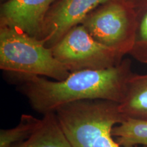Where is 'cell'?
Wrapping results in <instances>:
<instances>
[{"mask_svg": "<svg viewBox=\"0 0 147 147\" xmlns=\"http://www.w3.org/2000/svg\"><path fill=\"white\" fill-rule=\"evenodd\" d=\"M133 74L131 61L124 59L110 68L70 72L60 81L39 76L14 75L21 82V91L32 108L45 115L79 101L102 100L121 104L129 79Z\"/></svg>", "mask_w": 147, "mask_h": 147, "instance_id": "1", "label": "cell"}, {"mask_svg": "<svg viewBox=\"0 0 147 147\" xmlns=\"http://www.w3.org/2000/svg\"><path fill=\"white\" fill-rule=\"evenodd\" d=\"M119 105L108 100H84L65 104L55 113L72 147H122L112 135L113 127L125 119Z\"/></svg>", "mask_w": 147, "mask_h": 147, "instance_id": "2", "label": "cell"}, {"mask_svg": "<svg viewBox=\"0 0 147 147\" xmlns=\"http://www.w3.org/2000/svg\"><path fill=\"white\" fill-rule=\"evenodd\" d=\"M0 68L13 74L63 80L70 72L41 40L21 29L0 25Z\"/></svg>", "mask_w": 147, "mask_h": 147, "instance_id": "3", "label": "cell"}, {"mask_svg": "<svg viewBox=\"0 0 147 147\" xmlns=\"http://www.w3.org/2000/svg\"><path fill=\"white\" fill-rule=\"evenodd\" d=\"M137 21L136 10L125 0H109L92 10L80 25L97 42L124 56L133 48Z\"/></svg>", "mask_w": 147, "mask_h": 147, "instance_id": "4", "label": "cell"}, {"mask_svg": "<svg viewBox=\"0 0 147 147\" xmlns=\"http://www.w3.org/2000/svg\"><path fill=\"white\" fill-rule=\"evenodd\" d=\"M50 49L69 72L110 68L121 63L123 57L97 42L81 25L71 28Z\"/></svg>", "mask_w": 147, "mask_h": 147, "instance_id": "5", "label": "cell"}, {"mask_svg": "<svg viewBox=\"0 0 147 147\" xmlns=\"http://www.w3.org/2000/svg\"><path fill=\"white\" fill-rule=\"evenodd\" d=\"M109 0H56L46 15L39 40L47 48L57 43L92 10Z\"/></svg>", "mask_w": 147, "mask_h": 147, "instance_id": "6", "label": "cell"}, {"mask_svg": "<svg viewBox=\"0 0 147 147\" xmlns=\"http://www.w3.org/2000/svg\"><path fill=\"white\" fill-rule=\"evenodd\" d=\"M56 0H8L0 8V25L16 27L39 39L46 15Z\"/></svg>", "mask_w": 147, "mask_h": 147, "instance_id": "7", "label": "cell"}, {"mask_svg": "<svg viewBox=\"0 0 147 147\" xmlns=\"http://www.w3.org/2000/svg\"><path fill=\"white\" fill-rule=\"evenodd\" d=\"M11 147H72L55 113H47L38 128L28 138Z\"/></svg>", "mask_w": 147, "mask_h": 147, "instance_id": "8", "label": "cell"}, {"mask_svg": "<svg viewBox=\"0 0 147 147\" xmlns=\"http://www.w3.org/2000/svg\"><path fill=\"white\" fill-rule=\"evenodd\" d=\"M119 108L125 118L147 121V74H134L129 79L124 100Z\"/></svg>", "mask_w": 147, "mask_h": 147, "instance_id": "9", "label": "cell"}, {"mask_svg": "<svg viewBox=\"0 0 147 147\" xmlns=\"http://www.w3.org/2000/svg\"><path fill=\"white\" fill-rule=\"evenodd\" d=\"M112 135L122 147H147V121L125 118L113 127Z\"/></svg>", "mask_w": 147, "mask_h": 147, "instance_id": "10", "label": "cell"}, {"mask_svg": "<svg viewBox=\"0 0 147 147\" xmlns=\"http://www.w3.org/2000/svg\"><path fill=\"white\" fill-rule=\"evenodd\" d=\"M42 123V119L32 115H23L16 127L0 131V147H11L26 140L36 131Z\"/></svg>", "mask_w": 147, "mask_h": 147, "instance_id": "11", "label": "cell"}, {"mask_svg": "<svg viewBox=\"0 0 147 147\" xmlns=\"http://www.w3.org/2000/svg\"><path fill=\"white\" fill-rule=\"evenodd\" d=\"M137 13L135 40L129 55L141 63L147 64V8Z\"/></svg>", "mask_w": 147, "mask_h": 147, "instance_id": "12", "label": "cell"}, {"mask_svg": "<svg viewBox=\"0 0 147 147\" xmlns=\"http://www.w3.org/2000/svg\"><path fill=\"white\" fill-rule=\"evenodd\" d=\"M131 6L136 10V12L144 10L147 8V0H125Z\"/></svg>", "mask_w": 147, "mask_h": 147, "instance_id": "13", "label": "cell"}, {"mask_svg": "<svg viewBox=\"0 0 147 147\" xmlns=\"http://www.w3.org/2000/svg\"><path fill=\"white\" fill-rule=\"evenodd\" d=\"M1 1H3V2H5V1H8V0H1Z\"/></svg>", "mask_w": 147, "mask_h": 147, "instance_id": "14", "label": "cell"}]
</instances>
